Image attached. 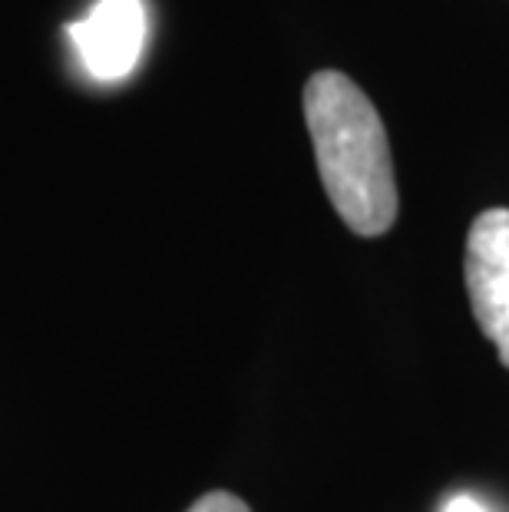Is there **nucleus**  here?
I'll use <instances>...</instances> for the list:
<instances>
[{
    "instance_id": "f257e3e1",
    "label": "nucleus",
    "mask_w": 509,
    "mask_h": 512,
    "mask_svg": "<svg viewBox=\"0 0 509 512\" xmlns=\"http://www.w3.org/2000/svg\"><path fill=\"white\" fill-rule=\"evenodd\" d=\"M305 123L318 176L354 235H384L397 219L394 159L374 103L351 76L314 73L305 86Z\"/></svg>"
},
{
    "instance_id": "f03ea898",
    "label": "nucleus",
    "mask_w": 509,
    "mask_h": 512,
    "mask_svg": "<svg viewBox=\"0 0 509 512\" xmlns=\"http://www.w3.org/2000/svg\"><path fill=\"white\" fill-rule=\"evenodd\" d=\"M463 275L473 318L509 367V209H486L473 219Z\"/></svg>"
},
{
    "instance_id": "7ed1b4c3",
    "label": "nucleus",
    "mask_w": 509,
    "mask_h": 512,
    "mask_svg": "<svg viewBox=\"0 0 509 512\" xmlns=\"http://www.w3.org/2000/svg\"><path fill=\"white\" fill-rule=\"evenodd\" d=\"M67 34L93 80H126L146 43V7L143 0H100Z\"/></svg>"
},
{
    "instance_id": "20e7f679",
    "label": "nucleus",
    "mask_w": 509,
    "mask_h": 512,
    "mask_svg": "<svg viewBox=\"0 0 509 512\" xmlns=\"http://www.w3.org/2000/svg\"><path fill=\"white\" fill-rule=\"evenodd\" d=\"M186 512H252L245 499H238L235 493H225V489H215V493H205L196 499Z\"/></svg>"
},
{
    "instance_id": "39448f33",
    "label": "nucleus",
    "mask_w": 509,
    "mask_h": 512,
    "mask_svg": "<svg viewBox=\"0 0 509 512\" xmlns=\"http://www.w3.org/2000/svg\"><path fill=\"white\" fill-rule=\"evenodd\" d=\"M443 512H486L476 499H470V496H453L447 506H443Z\"/></svg>"
}]
</instances>
